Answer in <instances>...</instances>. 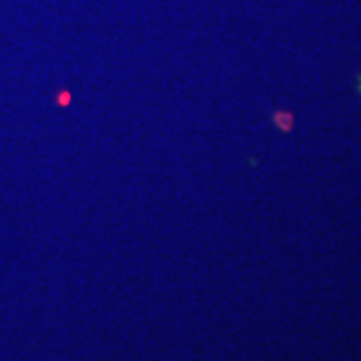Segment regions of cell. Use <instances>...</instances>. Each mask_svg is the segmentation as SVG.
<instances>
[{"mask_svg":"<svg viewBox=\"0 0 361 361\" xmlns=\"http://www.w3.org/2000/svg\"><path fill=\"white\" fill-rule=\"evenodd\" d=\"M360 89H361V85H360Z\"/></svg>","mask_w":361,"mask_h":361,"instance_id":"cell-1","label":"cell"}]
</instances>
